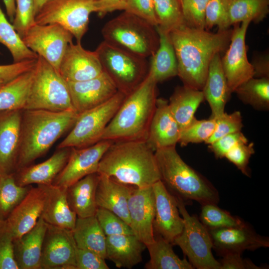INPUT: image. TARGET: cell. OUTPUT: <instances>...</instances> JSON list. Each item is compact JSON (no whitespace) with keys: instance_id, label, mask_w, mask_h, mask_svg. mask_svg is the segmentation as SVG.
<instances>
[{"instance_id":"6da1fadb","label":"cell","mask_w":269,"mask_h":269,"mask_svg":"<svg viewBox=\"0 0 269 269\" xmlns=\"http://www.w3.org/2000/svg\"><path fill=\"white\" fill-rule=\"evenodd\" d=\"M232 29L213 33L182 26L169 32L175 50L178 74L183 85L202 90L213 57L227 49Z\"/></svg>"},{"instance_id":"7a4b0ae2","label":"cell","mask_w":269,"mask_h":269,"mask_svg":"<svg viewBox=\"0 0 269 269\" xmlns=\"http://www.w3.org/2000/svg\"><path fill=\"white\" fill-rule=\"evenodd\" d=\"M97 172L138 188L152 186L160 180L154 151L146 140L113 142L102 156Z\"/></svg>"},{"instance_id":"3957f363","label":"cell","mask_w":269,"mask_h":269,"mask_svg":"<svg viewBox=\"0 0 269 269\" xmlns=\"http://www.w3.org/2000/svg\"><path fill=\"white\" fill-rule=\"evenodd\" d=\"M79 115L75 110H22L16 170L31 164L45 154L66 132L72 128Z\"/></svg>"},{"instance_id":"277c9868","label":"cell","mask_w":269,"mask_h":269,"mask_svg":"<svg viewBox=\"0 0 269 269\" xmlns=\"http://www.w3.org/2000/svg\"><path fill=\"white\" fill-rule=\"evenodd\" d=\"M157 84L148 72L142 82L126 96L101 140H146L156 108Z\"/></svg>"},{"instance_id":"5b68a950","label":"cell","mask_w":269,"mask_h":269,"mask_svg":"<svg viewBox=\"0 0 269 269\" xmlns=\"http://www.w3.org/2000/svg\"><path fill=\"white\" fill-rule=\"evenodd\" d=\"M154 153L160 180L176 198L185 203L192 200L201 205L218 203L220 199L217 190L183 161L175 146L157 149Z\"/></svg>"},{"instance_id":"8992f818","label":"cell","mask_w":269,"mask_h":269,"mask_svg":"<svg viewBox=\"0 0 269 269\" xmlns=\"http://www.w3.org/2000/svg\"><path fill=\"white\" fill-rule=\"evenodd\" d=\"M102 34L108 43L145 58L153 55L159 42L155 26L126 11L106 22Z\"/></svg>"},{"instance_id":"52a82bcc","label":"cell","mask_w":269,"mask_h":269,"mask_svg":"<svg viewBox=\"0 0 269 269\" xmlns=\"http://www.w3.org/2000/svg\"><path fill=\"white\" fill-rule=\"evenodd\" d=\"M24 110H75L67 82L58 72L38 55Z\"/></svg>"},{"instance_id":"ba28073f","label":"cell","mask_w":269,"mask_h":269,"mask_svg":"<svg viewBox=\"0 0 269 269\" xmlns=\"http://www.w3.org/2000/svg\"><path fill=\"white\" fill-rule=\"evenodd\" d=\"M103 71L126 96L137 87L149 71L146 58L103 40L95 50Z\"/></svg>"},{"instance_id":"9c48e42d","label":"cell","mask_w":269,"mask_h":269,"mask_svg":"<svg viewBox=\"0 0 269 269\" xmlns=\"http://www.w3.org/2000/svg\"><path fill=\"white\" fill-rule=\"evenodd\" d=\"M176 198L184 226L172 245L179 247L194 269H221L220 262L212 252L213 244L208 230L196 215L189 214L183 200Z\"/></svg>"},{"instance_id":"30bf717a","label":"cell","mask_w":269,"mask_h":269,"mask_svg":"<svg viewBox=\"0 0 269 269\" xmlns=\"http://www.w3.org/2000/svg\"><path fill=\"white\" fill-rule=\"evenodd\" d=\"M126 95L120 91L105 103L79 115L66 137L58 145L82 148L101 140L103 134L123 102Z\"/></svg>"},{"instance_id":"8fae6325","label":"cell","mask_w":269,"mask_h":269,"mask_svg":"<svg viewBox=\"0 0 269 269\" xmlns=\"http://www.w3.org/2000/svg\"><path fill=\"white\" fill-rule=\"evenodd\" d=\"M96 0H48L35 17L38 24L56 23L69 31L76 42L88 29L89 17L95 12Z\"/></svg>"},{"instance_id":"7c38bea8","label":"cell","mask_w":269,"mask_h":269,"mask_svg":"<svg viewBox=\"0 0 269 269\" xmlns=\"http://www.w3.org/2000/svg\"><path fill=\"white\" fill-rule=\"evenodd\" d=\"M73 37L69 31L58 24L35 23L21 39L27 48L59 72L61 60Z\"/></svg>"},{"instance_id":"4fadbf2b","label":"cell","mask_w":269,"mask_h":269,"mask_svg":"<svg viewBox=\"0 0 269 269\" xmlns=\"http://www.w3.org/2000/svg\"><path fill=\"white\" fill-rule=\"evenodd\" d=\"M249 20L236 23L226 52L221 58V64L229 88L232 93L240 85L254 77V70L248 60L245 43Z\"/></svg>"},{"instance_id":"5bb4252c","label":"cell","mask_w":269,"mask_h":269,"mask_svg":"<svg viewBox=\"0 0 269 269\" xmlns=\"http://www.w3.org/2000/svg\"><path fill=\"white\" fill-rule=\"evenodd\" d=\"M77 249L72 231L47 224L40 269H76Z\"/></svg>"},{"instance_id":"9a60e30c","label":"cell","mask_w":269,"mask_h":269,"mask_svg":"<svg viewBox=\"0 0 269 269\" xmlns=\"http://www.w3.org/2000/svg\"><path fill=\"white\" fill-rule=\"evenodd\" d=\"M113 142L102 140L87 147H71L65 166L52 184L67 188L85 176L97 172L102 156Z\"/></svg>"},{"instance_id":"2e32d148","label":"cell","mask_w":269,"mask_h":269,"mask_svg":"<svg viewBox=\"0 0 269 269\" xmlns=\"http://www.w3.org/2000/svg\"><path fill=\"white\" fill-rule=\"evenodd\" d=\"M152 187L154 198V234L172 244L184 226V220L180 216L177 199L160 180L154 183Z\"/></svg>"},{"instance_id":"e0dca14e","label":"cell","mask_w":269,"mask_h":269,"mask_svg":"<svg viewBox=\"0 0 269 269\" xmlns=\"http://www.w3.org/2000/svg\"><path fill=\"white\" fill-rule=\"evenodd\" d=\"M213 248L220 256L227 253L242 254L245 251H255L269 247L268 237L257 234L247 223L229 228L208 230Z\"/></svg>"},{"instance_id":"ac0fdd59","label":"cell","mask_w":269,"mask_h":269,"mask_svg":"<svg viewBox=\"0 0 269 269\" xmlns=\"http://www.w3.org/2000/svg\"><path fill=\"white\" fill-rule=\"evenodd\" d=\"M129 226L133 233L146 246L154 240L153 222L154 198L152 186H133L128 200Z\"/></svg>"},{"instance_id":"d6986e66","label":"cell","mask_w":269,"mask_h":269,"mask_svg":"<svg viewBox=\"0 0 269 269\" xmlns=\"http://www.w3.org/2000/svg\"><path fill=\"white\" fill-rule=\"evenodd\" d=\"M66 82L73 106L79 114L105 103L118 91L104 72L89 80Z\"/></svg>"},{"instance_id":"ffe728a7","label":"cell","mask_w":269,"mask_h":269,"mask_svg":"<svg viewBox=\"0 0 269 269\" xmlns=\"http://www.w3.org/2000/svg\"><path fill=\"white\" fill-rule=\"evenodd\" d=\"M22 110L0 111V174H14L19 152Z\"/></svg>"},{"instance_id":"44dd1931","label":"cell","mask_w":269,"mask_h":269,"mask_svg":"<svg viewBox=\"0 0 269 269\" xmlns=\"http://www.w3.org/2000/svg\"><path fill=\"white\" fill-rule=\"evenodd\" d=\"M96 51L85 49L81 43H70L61 60L59 73L66 82H79L95 78L103 72Z\"/></svg>"},{"instance_id":"7402d4cb","label":"cell","mask_w":269,"mask_h":269,"mask_svg":"<svg viewBox=\"0 0 269 269\" xmlns=\"http://www.w3.org/2000/svg\"><path fill=\"white\" fill-rule=\"evenodd\" d=\"M47 195L46 185L31 187L5 221L13 239L32 229L41 217Z\"/></svg>"},{"instance_id":"603a6c76","label":"cell","mask_w":269,"mask_h":269,"mask_svg":"<svg viewBox=\"0 0 269 269\" xmlns=\"http://www.w3.org/2000/svg\"><path fill=\"white\" fill-rule=\"evenodd\" d=\"M180 134V128L170 112L168 101L157 98L146 142L155 151L157 149L175 146Z\"/></svg>"},{"instance_id":"cb8c5ba5","label":"cell","mask_w":269,"mask_h":269,"mask_svg":"<svg viewBox=\"0 0 269 269\" xmlns=\"http://www.w3.org/2000/svg\"><path fill=\"white\" fill-rule=\"evenodd\" d=\"M71 147L58 148L48 159L40 163L29 165L16 170L13 174L17 184L22 186L52 184L65 166Z\"/></svg>"},{"instance_id":"d4e9b609","label":"cell","mask_w":269,"mask_h":269,"mask_svg":"<svg viewBox=\"0 0 269 269\" xmlns=\"http://www.w3.org/2000/svg\"><path fill=\"white\" fill-rule=\"evenodd\" d=\"M47 224L40 217L34 227L13 239L15 261L19 269H40L42 249Z\"/></svg>"},{"instance_id":"484cf974","label":"cell","mask_w":269,"mask_h":269,"mask_svg":"<svg viewBox=\"0 0 269 269\" xmlns=\"http://www.w3.org/2000/svg\"><path fill=\"white\" fill-rule=\"evenodd\" d=\"M99 175L96 193L97 207L112 211L129 225L128 200L133 186Z\"/></svg>"},{"instance_id":"4316f807","label":"cell","mask_w":269,"mask_h":269,"mask_svg":"<svg viewBox=\"0 0 269 269\" xmlns=\"http://www.w3.org/2000/svg\"><path fill=\"white\" fill-rule=\"evenodd\" d=\"M220 54H216L212 59L202 90L211 110L210 117L215 120L225 112V105L232 94L222 67Z\"/></svg>"},{"instance_id":"83f0119b","label":"cell","mask_w":269,"mask_h":269,"mask_svg":"<svg viewBox=\"0 0 269 269\" xmlns=\"http://www.w3.org/2000/svg\"><path fill=\"white\" fill-rule=\"evenodd\" d=\"M146 245L134 234L106 237V259L118 268L132 269L142 261Z\"/></svg>"},{"instance_id":"f1b7e54d","label":"cell","mask_w":269,"mask_h":269,"mask_svg":"<svg viewBox=\"0 0 269 269\" xmlns=\"http://www.w3.org/2000/svg\"><path fill=\"white\" fill-rule=\"evenodd\" d=\"M47 195L41 218L48 224L72 231L77 216L69 204L66 188L46 185Z\"/></svg>"},{"instance_id":"f546056e","label":"cell","mask_w":269,"mask_h":269,"mask_svg":"<svg viewBox=\"0 0 269 269\" xmlns=\"http://www.w3.org/2000/svg\"><path fill=\"white\" fill-rule=\"evenodd\" d=\"M100 175L98 172L88 175L66 188L67 200L77 217L95 215L97 209L96 193Z\"/></svg>"},{"instance_id":"4dcf8cb0","label":"cell","mask_w":269,"mask_h":269,"mask_svg":"<svg viewBox=\"0 0 269 269\" xmlns=\"http://www.w3.org/2000/svg\"><path fill=\"white\" fill-rule=\"evenodd\" d=\"M155 28L159 42L156 51L151 56L148 72L158 83L177 76L178 64L169 32L157 26Z\"/></svg>"},{"instance_id":"1f68e13d","label":"cell","mask_w":269,"mask_h":269,"mask_svg":"<svg viewBox=\"0 0 269 269\" xmlns=\"http://www.w3.org/2000/svg\"><path fill=\"white\" fill-rule=\"evenodd\" d=\"M205 100L202 90L183 85L177 87L170 97L168 106L180 131L195 118L194 115Z\"/></svg>"},{"instance_id":"d6a6232c","label":"cell","mask_w":269,"mask_h":269,"mask_svg":"<svg viewBox=\"0 0 269 269\" xmlns=\"http://www.w3.org/2000/svg\"><path fill=\"white\" fill-rule=\"evenodd\" d=\"M72 233L77 248L91 251L106 259V236L95 215L77 217Z\"/></svg>"},{"instance_id":"836d02e7","label":"cell","mask_w":269,"mask_h":269,"mask_svg":"<svg viewBox=\"0 0 269 269\" xmlns=\"http://www.w3.org/2000/svg\"><path fill=\"white\" fill-rule=\"evenodd\" d=\"M173 245L162 237L154 235V240L146 246L150 259L145 264L146 269H193L185 258L180 259L174 253Z\"/></svg>"},{"instance_id":"e575fe53","label":"cell","mask_w":269,"mask_h":269,"mask_svg":"<svg viewBox=\"0 0 269 269\" xmlns=\"http://www.w3.org/2000/svg\"><path fill=\"white\" fill-rule=\"evenodd\" d=\"M33 75L34 68L0 88V111L24 109Z\"/></svg>"},{"instance_id":"d590c367","label":"cell","mask_w":269,"mask_h":269,"mask_svg":"<svg viewBox=\"0 0 269 269\" xmlns=\"http://www.w3.org/2000/svg\"><path fill=\"white\" fill-rule=\"evenodd\" d=\"M269 13V0H230L229 26L247 20L258 23Z\"/></svg>"},{"instance_id":"8d00e7d4","label":"cell","mask_w":269,"mask_h":269,"mask_svg":"<svg viewBox=\"0 0 269 269\" xmlns=\"http://www.w3.org/2000/svg\"><path fill=\"white\" fill-rule=\"evenodd\" d=\"M244 104L259 111L269 109V78L253 77L234 91Z\"/></svg>"},{"instance_id":"74e56055","label":"cell","mask_w":269,"mask_h":269,"mask_svg":"<svg viewBox=\"0 0 269 269\" xmlns=\"http://www.w3.org/2000/svg\"><path fill=\"white\" fill-rule=\"evenodd\" d=\"M31 186L17 184L13 174H0V222L7 219Z\"/></svg>"},{"instance_id":"f35d334b","label":"cell","mask_w":269,"mask_h":269,"mask_svg":"<svg viewBox=\"0 0 269 269\" xmlns=\"http://www.w3.org/2000/svg\"><path fill=\"white\" fill-rule=\"evenodd\" d=\"M0 43L10 52L13 62L36 59L38 55L27 48L6 18L0 6Z\"/></svg>"},{"instance_id":"ab89813d","label":"cell","mask_w":269,"mask_h":269,"mask_svg":"<svg viewBox=\"0 0 269 269\" xmlns=\"http://www.w3.org/2000/svg\"><path fill=\"white\" fill-rule=\"evenodd\" d=\"M153 5L156 26L170 32L186 25L179 0H153Z\"/></svg>"},{"instance_id":"60d3db41","label":"cell","mask_w":269,"mask_h":269,"mask_svg":"<svg viewBox=\"0 0 269 269\" xmlns=\"http://www.w3.org/2000/svg\"><path fill=\"white\" fill-rule=\"evenodd\" d=\"M217 205L205 204L201 205L199 219L208 230L235 227L244 223L239 217L232 215Z\"/></svg>"},{"instance_id":"b9f144b4","label":"cell","mask_w":269,"mask_h":269,"mask_svg":"<svg viewBox=\"0 0 269 269\" xmlns=\"http://www.w3.org/2000/svg\"><path fill=\"white\" fill-rule=\"evenodd\" d=\"M216 121L212 118L198 120L196 118L180 131L178 142L181 146L189 143L205 142L213 134Z\"/></svg>"},{"instance_id":"7bdbcfd3","label":"cell","mask_w":269,"mask_h":269,"mask_svg":"<svg viewBox=\"0 0 269 269\" xmlns=\"http://www.w3.org/2000/svg\"><path fill=\"white\" fill-rule=\"evenodd\" d=\"M230 0H208L205 15V29L217 26L218 30L229 28L228 11Z\"/></svg>"},{"instance_id":"ee69618b","label":"cell","mask_w":269,"mask_h":269,"mask_svg":"<svg viewBox=\"0 0 269 269\" xmlns=\"http://www.w3.org/2000/svg\"><path fill=\"white\" fill-rule=\"evenodd\" d=\"M95 216L106 237L122 234H133L130 226L111 211L98 207Z\"/></svg>"},{"instance_id":"f6af8a7d","label":"cell","mask_w":269,"mask_h":269,"mask_svg":"<svg viewBox=\"0 0 269 269\" xmlns=\"http://www.w3.org/2000/svg\"><path fill=\"white\" fill-rule=\"evenodd\" d=\"M15 11L12 25L21 38L35 24V11L33 0H15Z\"/></svg>"},{"instance_id":"bcb514c9","label":"cell","mask_w":269,"mask_h":269,"mask_svg":"<svg viewBox=\"0 0 269 269\" xmlns=\"http://www.w3.org/2000/svg\"><path fill=\"white\" fill-rule=\"evenodd\" d=\"M186 26L205 29V10L208 0H179Z\"/></svg>"},{"instance_id":"7dc6e473","label":"cell","mask_w":269,"mask_h":269,"mask_svg":"<svg viewBox=\"0 0 269 269\" xmlns=\"http://www.w3.org/2000/svg\"><path fill=\"white\" fill-rule=\"evenodd\" d=\"M216 124L212 135L205 142L210 144L219 138L238 132H240L243 127L242 118L240 111H234L232 113H224L220 117L215 119Z\"/></svg>"},{"instance_id":"c3c4849f","label":"cell","mask_w":269,"mask_h":269,"mask_svg":"<svg viewBox=\"0 0 269 269\" xmlns=\"http://www.w3.org/2000/svg\"><path fill=\"white\" fill-rule=\"evenodd\" d=\"M13 242L5 221L0 222V269H19L14 258Z\"/></svg>"},{"instance_id":"681fc988","label":"cell","mask_w":269,"mask_h":269,"mask_svg":"<svg viewBox=\"0 0 269 269\" xmlns=\"http://www.w3.org/2000/svg\"><path fill=\"white\" fill-rule=\"evenodd\" d=\"M255 153L253 142L239 143L225 155V157L233 163L243 174L249 176L248 164L251 156Z\"/></svg>"},{"instance_id":"f907efd6","label":"cell","mask_w":269,"mask_h":269,"mask_svg":"<svg viewBox=\"0 0 269 269\" xmlns=\"http://www.w3.org/2000/svg\"><path fill=\"white\" fill-rule=\"evenodd\" d=\"M248 142L246 137L240 131L219 138L209 144V148L216 158H222L237 144Z\"/></svg>"},{"instance_id":"816d5d0a","label":"cell","mask_w":269,"mask_h":269,"mask_svg":"<svg viewBox=\"0 0 269 269\" xmlns=\"http://www.w3.org/2000/svg\"><path fill=\"white\" fill-rule=\"evenodd\" d=\"M124 11L133 13L154 26L157 25L153 0H127Z\"/></svg>"},{"instance_id":"f5cc1de1","label":"cell","mask_w":269,"mask_h":269,"mask_svg":"<svg viewBox=\"0 0 269 269\" xmlns=\"http://www.w3.org/2000/svg\"><path fill=\"white\" fill-rule=\"evenodd\" d=\"M76 269H109L105 259L97 254L77 248L76 255Z\"/></svg>"},{"instance_id":"db71d44e","label":"cell","mask_w":269,"mask_h":269,"mask_svg":"<svg viewBox=\"0 0 269 269\" xmlns=\"http://www.w3.org/2000/svg\"><path fill=\"white\" fill-rule=\"evenodd\" d=\"M37 58L13 62L10 64L0 65V79L7 83L32 70L36 64Z\"/></svg>"},{"instance_id":"11a10c76","label":"cell","mask_w":269,"mask_h":269,"mask_svg":"<svg viewBox=\"0 0 269 269\" xmlns=\"http://www.w3.org/2000/svg\"><path fill=\"white\" fill-rule=\"evenodd\" d=\"M242 254L227 253L222 256L220 261L221 269H261L263 267L256 265L251 260L243 259Z\"/></svg>"},{"instance_id":"9f6ffc18","label":"cell","mask_w":269,"mask_h":269,"mask_svg":"<svg viewBox=\"0 0 269 269\" xmlns=\"http://www.w3.org/2000/svg\"><path fill=\"white\" fill-rule=\"evenodd\" d=\"M127 0H96L95 12L102 17L116 10H124Z\"/></svg>"},{"instance_id":"6f0895ef","label":"cell","mask_w":269,"mask_h":269,"mask_svg":"<svg viewBox=\"0 0 269 269\" xmlns=\"http://www.w3.org/2000/svg\"><path fill=\"white\" fill-rule=\"evenodd\" d=\"M251 63L254 70V77L269 78V53L256 55Z\"/></svg>"},{"instance_id":"680465c9","label":"cell","mask_w":269,"mask_h":269,"mask_svg":"<svg viewBox=\"0 0 269 269\" xmlns=\"http://www.w3.org/2000/svg\"><path fill=\"white\" fill-rule=\"evenodd\" d=\"M6 14L9 18L11 22L12 21L15 11V0H3Z\"/></svg>"},{"instance_id":"91938a15","label":"cell","mask_w":269,"mask_h":269,"mask_svg":"<svg viewBox=\"0 0 269 269\" xmlns=\"http://www.w3.org/2000/svg\"><path fill=\"white\" fill-rule=\"evenodd\" d=\"M48 0H33L36 15L42 5Z\"/></svg>"},{"instance_id":"94428289","label":"cell","mask_w":269,"mask_h":269,"mask_svg":"<svg viewBox=\"0 0 269 269\" xmlns=\"http://www.w3.org/2000/svg\"><path fill=\"white\" fill-rule=\"evenodd\" d=\"M5 83H6L5 82L0 79V88H1Z\"/></svg>"},{"instance_id":"6125c7cd","label":"cell","mask_w":269,"mask_h":269,"mask_svg":"<svg viewBox=\"0 0 269 269\" xmlns=\"http://www.w3.org/2000/svg\"></svg>"}]
</instances>
